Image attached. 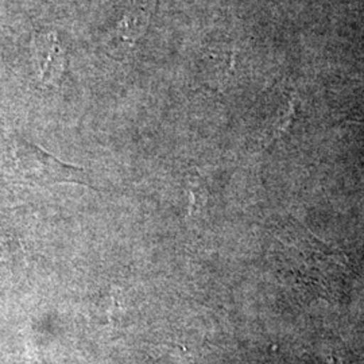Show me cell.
Masks as SVG:
<instances>
[{"mask_svg":"<svg viewBox=\"0 0 364 364\" xmlns=\"http://www.w3.org/2000/svg\"><path fill=\"white\" fill-rule=\"evenodd\" d=\"M13 156L16 171L25 181L36 185L72 182L84 186H92L85 170L68 165L46 153L38 146L21 138L14 141Z\"/></svg>","mask_w":364,"mask_h":364,"instance_id":"obj_2","label":"cell"},{"mask_svg":"<svg viewBox=\"0 0 364 364\" xmlns=\"http://www.w3.org/2000/svg\"><path fill=\"white\" fill-rule=\"evenodd\" d=\"M34 66L43 82H58L66 68L65 52L63 50L55 33L36 34L33 39Z\"/></svg>","mask_w":364,"mask_h":364,"instance_id":"obj_3","label":"cell"},{"mask_svg":"<svg viewBox=\"0 0 364 364\" xmlns=\"http://www.w3.org/2000/svg\"><path fill=\"white\" fill-rule=\"evenodd\" d=\"M151 11L147 6H141L135 11L127 14L117 26V36L123 43L132 45L136 39L142 37L150 22Z\"/></svg>","mask_w":364,"mask_h":364,"instance_id":"obj_4","label":"cell"},{"mask_svg":"<svg viewBox=\"0 0 364 364\" xmlns=\"http://www.w3.org/2000/svg\"><path fill=\"white\" fill-rule=\"evenodd\" d=\"M285 239L287 275L318 297L333 299L341 289L343 274L336 269H346L344 255L326 247L296 221H287Z\"/></svg>","mask_w":364,"mask_h":364,"instance_id":"obj_1","label":"cell"}]
</instances>
